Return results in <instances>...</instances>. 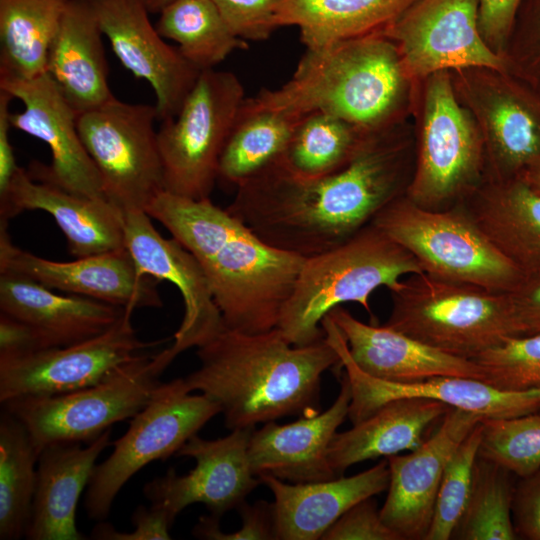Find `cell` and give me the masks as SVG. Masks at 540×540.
Wrapping results in <instances>:
<instances>
[{
  "instance_id": "cell-1",
  "label": "cell",
  "mask_w": 540,
  "mask_h": 540,
  "mask_svg": "<svg viewBox=\"0 0 540 540\" xmlns=\"http://www.w3.org/2000/svg\"><path fill=\"white\" fill-rule=\"evenodd\" d=\"M412 138L405 120L370 131L352 158L316 177L293 174L278 160L236 188L226 208L269 245L312 257L344 243L410 182Z\"/></svg>"
},
{
  "instance_id": "cell-2",
  "label": "cell",
  "mask_w": 540,
  "mask_h": 540,
  "mask_svg": "<svg viewBox=\"0 0 540 540\" xmlns=\"http://www.w3.org/2000/svg\"><path fill=\"white\" fill-rule=\"evenodd\" d=\"M145 211L197 259L226 328L255 334L277 327L304 257L269 245L210 198L163 191Z\"/></svg>"
},
{
  "instance_id": "cell-3",
  "label": "cell",
  "mask_w": 540,
  "mask_h": 540,
  "mask_svg": "<svg viewBox=\"0 0 540 540\" xmlns=\"http://www.w3.org/2000/svg\"><path fill=\"white\" fill-rule=\"evenodd\" d=\"M196 354L199 367L184 381L219 404L231 430L319 413L322 375L342 367L325 336L294 346L277 327L255 334L225 327Z\"/></svg>"
},
{
  "instance_id": "cell-4",
  "label": "cell",
  "mask_w": 540,
  "mask_h": 540,
  "mask_svg": "<svg viewBox=\"0 0 540 540\" xmlns=\"http://www.w3.org/2000/svg\"><path fill=\"white\" fill-rule=\"evenodd\" d=\"M417 87L395 43L378 32L306 48L286 83L248 100L298 115L330 114L370 132L404 121Z\"/></svg>"
},
{
  "instance_id": "cell-5",
  "label": "cell",
  "mask_w": 540,
  "mask_h": 540,
  "mask_svg": "<svg viewBox=\"0 0 540 540\" xmlns=\"http://www.w3.org/2000/svg\"><path fill=\"white\" fill-rule=\"evenodd\" d=\"M423 272L418 261L372 223L344 243L305 258L277 328L294 346L324 338L322 320L343 303L360 304L379 287L396 289L403 278Z\"/></svg>"
},
{
  "instance_id": "cell-6",
  "label": "cell",
  "mask_w": 540,
  "mask_h": 540,
  "mask_svg": "<svg viewBox=\"0 0 540 540\" xmlns=\"http://www.w3.org/2000/svg\"><path fill=\"white\" fill-rule=\"evenodd\" d=\"M371 223L412 254L432 277L507 292L524 276L461 208L432 210L402 194Z\"/></svg>"
},
{
  "instance_id": "cell-7",
  "label": "cell",
  "mask_w": 540,
  "mask_h": 540,
  "mask_svg": "<svg viewBox=\"0 0 540 540\" xmlns=\"http://www.w3.org/2000/svg\"><path fill=\"white\" fill-rule=\"evenodd\" d=\"M390 293L385 325L446 354L474 360L516 336L506 292L421 272L403 278Z\"/></svg>"
},
{
  "instance_id": "cell-8",
  "label": "cell",
  "mask_w": 540,
  "mask_h": 540,
  "mask_svg": "<svg viewBox=\"0 0 540 540\" xmlns=\"http://www.w3.org/2000/svg\"><path fill=\"white\" fill-rule=\"evenodd\" d=\"M418 141L414 171L405 195L432 209L471 196L486 177L484 142L474 118L459 101L450 71L419 83Z\"/></svg>"
},
{
  "instance_id": "cell-9",
  "label": "cell",
  "mask_w": 540,
  "mask_h": 540,
  "mask_svg": "<svg viewBox=\"0 0 540 540\" xmlns=\"http://www.w3.org/2000/svg\"><path fill=\"white\" fill-rule=\"evenodd\" d=\"M245 99L234 73L201 71L177 114L157 130L164 191L192 200L210 198L221 153Z\"/></svg>"
},
{
  "instance_id": "cell-10",
  "label": "cell",
  "mask_w": 540,
  "mask_h": 540,
  "mask_svg": "<svg viewBox=\"0 0 540 540\" xmlns=\"http://www.w3.org/2000/svg\"><path fill=\"white\" fill-rule=\"evenodd\" d=\"M153 354L138 353L94 385L53 396L20 397L3 409L27 429L40 452L55 443H87L135 416L160 384Z\"/></svg>"
},
{
  "instance_id": "cell-11",
  "label": "cell",
  "mask_w": 540,
  "mask_h": 540,
  "mask_svg": "<svg viewBox=\"0 0 540 540\" xmlns=\"http://www.w3.org/2000/svg\"><path fill=\"white\" fill-rule=\"evenodd\" d=\"M221 412L208 395L191 394L184 378L160 383L149 402L132 417L125 434L114 441L110 456L97 464L87 486L89 518L103 521L114 499L141 468L166 460Z\"/></svg>"
},
{
  "instance_id": "cell-12",
  "label": "cell",
  "mask_w": 540,
  "mask_h": 540,
  "mask_svg": "<svg viewBox=\"0 0 540 540\" xmlns=\"http://www.w3.org/2000/svg\"><path fill=\"white\" fill-rule=\"evenodd\" d=\"M156 120L155 105L115 97L77 116L80 138L99 173L105 197L122 212L145 211L164 191Z\"/></svg>"
},
{
  "instance_id": "cell-13",
  "label": "cell",
  "mask_w": 540,
  "mask_h": 540,
  "mask_svg": "<svg viewBox=\"0 0 540 540\" xmlns=\"http://www.w3.org/2000/svg\"><path fill=\"white\" fill-rule=\"evenodd\" d=\"M455 93L481 133L485 180L520 176L540 156V95L505 71H450Z\"/></svg>"
},
{
  "instance_id": "cell-14",
  "label": "cell",
  "mask_w": 540,
  "mask_h": 540,
  "mask_svg": "<svg viewBox=\"0 0 540 540\" xmlns=\"http://www.w3.org/2000/svg\"><path fill=\"white\" fill-rule=\"evenodd\" d=\"M418 85L429 75L469 67L505 71L479 29V0H414L383 32Z\"/></svg>"
},
{
  "instance_id": "cell-15",
  "label": "cell",
  "mask_w": 540,
  "mask_h": 540,
  "mask_svg": "<svg viewBox=\"0 0 540 540\" xmlns=\"http://www.w3.org/2000/svg\"><path fill=\"white\" fill-rule=\"evenodd\" d=\"M126 308L102 334L68 346L19 356H0V402L53 396L96 384L111 370L162 341H143Z\"/></svg>"
},
{
  "instance_id": "cell-16",
  "label": "cell",
  "mask_w": 540,
  "mask_h": 540,
  "mask_svg": "<svg viewBox=\"0 0 540 540\" xmlns=\"http://www.w3.org/2000/svg\"><path fill=\"white\" fill-rule=\"evenodd\" d=\"M125 246L141 273L174 284L184 302V317L173 344L153 354L161 374L184 351L199 347L225 328L208 279L194 255L177 239L164 238L143 210L123 212Z\"/></svg>"
},
{
  "instance_id": "cell-17",
  "label": "cell",
  "mask_w": 540,
  "mask_h": 540,
  "mask_svg": "<svg viewBox=\"0 0 540 540\" xmlns=\"http://www.w3.org/2000/svg\"><path fill=\"white\" fill-rule=\"evenodd\" d=\"M254 428L234 429L222 438L191 436L176 456L190 457L195 467L185 475L170 468L143 488L151 506L163 510L174 522L187 506L201 503L220 518L238 508L261 480L253 474L248 445Z\"/></svg>"
},
{
  "instance_id": "cell-18",
  "label": "cell",
  "mask_w": 540,
  "mask_h": 540,
  "mask_svg": "<svg viewBox=\"0 0 540 540\" xmlns=\"http://www.w3.org/2000/svg\"><path fill=\"white\" fill-rule=\"evenodd\" d=\"M0 89L24 105L21 112H11L12 128L43 141L50 150L49 165L35 161L28 170L30 176L76 195L106 198L78 132V113L50 75L45 72L26 80H0Z\"/></svg>"
},
{
  "instance_id": "cell-19",
  "label": "cell",
  "mask_w": 540,
  "mask_h": 540,
  "mask_svg": "<svg viewBox=\"0 0 540 540\" xmlns=\"http://www.w3.org/2000/svg\"><path fill=\"white\" fill-rule=\"evenodd\" d=\"M325 338L340 357L349 380L348 418L356 424L383 404L400 398H424L476 413L483 418H510L540 411V388L503 391L472 378L435 377L419 382L394 383L374 378L352 360L346 340L329 315L321 322Z\"/></svg>"
},
{
  "instance_id": "cell-20",
  "label": "cell",
  "mask_w": 540,
  "mask_h": 540,
  "mask_svg": "<svg viewBox=\"0 0 540 540\" xmlns=\"http://www.w3.org/2000/svg\"><path fill=\"white\" fill-rule=\"evenodd\" d=\"M0 221V272L29 277L65 292L115 306L160 308V280L143 274L127 248L61 262L42 258L17 247Z\"/></svg>"
},
{
  "instance_id": "cell-21",
  "label": "cell",
  "mask_w": 540,
  "mask_h": 540,
  "mask_svg": "<svg viewBox=\"0 0 540 540\" xmlns=\"http://www.w3.org/2000/svg\"><path fill=\"white\" fill-rule=\"evenodd\" d=\"M93 4L120 63L151 85L158 120L174 117L201 71L164 41L141 0H93Z\"/></svg>"
},
{
  "instance_id": "cell-22",
  "label": "cell",
  "mask_w": 540,
  "mask_h": 540,
  "mask_svg": "<svg viewBox=\"0 0 540 540\" xmlns=\"http://www.w3.org/2000/svg\"><path fill=\"white\" fill-rule=\"evenodd\" d=\"M484 419L450 408L439 426L416 449L386 457L389 485L380 514L402 540H424L445 467L459 444Z\"/></svg>"
},
{
  "instance_id": "cell-23",
  "label": "cell",
  "mask_w": 540,
  "mask_h": 540,
  "mask_svg": "<svg viewBox=\"0 0 540 540\" xmlns=\"http://www.w3.org/2000/svg\"><path fill=\"white\" fill-rule=\"evenodd\" d=\"M350 401V384L344 373L337 398L324 412L284 425L270 421L253 430L248 445L253 474L272 475L292 483L335 478L328 450L338 427L348 417Z\"/></svg>"
},
{
  "instance_id": "cell-24",
  "label": "cell",
  "mask_w": 540,
  "mask_h": 540,
  "mask_svg": "<svg viewBox=\"0 0 540 540\" xmlns=\"http://www.w3.org/2000/svg\"><path fill=\"white\" fill-rule=\"evenodd\" d=\"M50 214L75 258L126 248L123 212L106 198L76 195L33 179L19 167L8 191L0 197V221L23 211Z\"/></svg>"
},
{
  "instance_id": "cell-25",
  "label": "cell",
  "mask_w": 540,
  "mask_h": 540,
  "mask_svg": "<svg viewBox=\"0 0 540 540\" xmlns=\"http://www.w3.org/2000/svg\"><path fill=\"white\" fill-rule=\"evenodd\" d=\"M327 315L343 334L354 363L374 378L412 383L452 376L485 382L474 360L446 354L387 325L363 323L340 306Z\"/></svg>"
},
{
  "instance_id": "cell-26",
  "label": "cell",
  "mask_w": 540,
  "mask_h": 540,
  "mask_svg": "<svg viewBox=\"0 0 540 540\" xmlns=\"http://www.w3.org/2000/svg\"><path fill=\"white\" fill-rule=\"evenodd\" d=\"M274 496L275 539L317 540L347 510L389 485L387 459L350 477L289 484L272 475H260Z\"/></svg>"
},
{
  "instance_id": "cell-27",
  "label": "cell",
  "mask_w": 540,
  "mask_h": 540,
  "mask_svg": "<svg viewBox=\"0 0 540 540\" xmlns=\"http://www.w3.org/2000/svg\"><path fill=\"white\" fill-rule=\"evenodd\" d=\"M125 310L85 296L57 294L29 277L0 272V313L33 327L49 348L98 336Z\"/></svg>"
},
{
  "instance_id": "cell-28",
  "label": "cell",
  "mask_w": 540,
  "mask_h": 540,
  "mask_svg": "<svg viewBox=\"0 0 540 540\" xmlns=\"http://www.w3.org/2000/svg\"><path fill=\"white\" fill-rule=\"evenodd\" d=\"M110 436L111 428L85 448L78 442L55 443L40 452L27 539H86L77 529L76 509Z\"/></svg>"
},
{
  "instance_id": "cell-29",
  "label": "cell",
  "mask_w": 540,
  "mask_h": 540,
  "mask_svg": "<svg viewBox=\"0 0 540 540\" xmlns=\"http://www.w3.org/2000/svg\"><path fill=\"white\" fill-rule=\"evenodd\" d=\"M103 36L93 0H69L48 50L46 72L78 114L114 97Z\"/></svg>"
},
{
  "instance_id": "cell-30",
  "label": "cell",
  "mask_w": 540,
  "mask_h": 540,
  "mask_svg": "<svg viewBox=\"0 0 540 540\" xmlns=\"http://www.w3.org/2000/svg\"><path fill=\"white\" fill-rule=\"evenodd\" d=\"M450 408L424 398L391 400L349 430L337 432L329 446V462L338 475L365 460L412 451Z\"/></svg>"
},
{
  "instance_id": "cell-31",
  "label": "cell",
  "mask_w": 540,
  "mask_h": 540,
  "mask_svg": "<svg viewBox=\"0 0 540 540\" xmlns=\"http://www.w3.org/2000/svg\"><path fill=\"white\" fill-rule=\"evenodd\" d=\"M471 215L524 275L540 270V192L520 176L485 180Z\"/></svg>"
},
{
  "instance_id": "cell-32",
  "label": "cell",
  "mask_w": 540,
  "mask_h": 540,
  "mask_svg": "<svg viewBox=\"0 0 540 540\" xmlns=\"http://www.w3.org/2000/svg\"><path fill=\"white\" fill-rule=\"evenodd\" d=\"M414 0H278L279 27L295 26L306 48L384 30Z\"/></svg>"
},
{
  "instance_id": "cell-33",
  "label": "cell",
  "mask_w": 540,
  "mask_h": 540,
  "mask_svg": "<svg viewBox=\"0 0 540 540\" xmlns=\"http://www.w3.org/2000/svg\"><path fill=\"white\" fill-rule=\"evenodd\" d=\"M69 0H0V80L46 72L51 41Z\"/></svg>"
},
{
  "instance_id": "cell-34",
  "label": "cell",
  "mask_w": 540,
  "mask_h": 540,
  "mask_svg": "<svg viewBox=\"0 0 540 540\" xmlns=\"http://www.w3.org/2000/svg\"><path fill=\"white\" fill-rule=\"evenodd\" d=\"M303 116L246 98L221 153L218 180L237 187L280 158Z\"/></svg>"
},
{
  "instance_id": "cell-35",
  "label": "cell",
  "mask_w": 540,
  "mask_h": 540,
  "mask_svg": "<svg viewBox=\"0 0 540 540\" xmlns=\"http://www.w3.org/2000/svg\"><path fill=\"white\" fill-rule=\"evenodd\" d=\"M39 452L25 426L3 409L0 417V539L26 535Z\"/></svg>"
},
{
  "instance_id": "cell-36",
  "label": "cell",
  "mask_w": 540,
  "mask_h": 540,
  "mask_svg": "<svg viewBox=\"0 0 540 540\" xmlns=\"http://www.w3.org/2000/svg\"><path fill=\"white\" fill-rule=\"evenodd\" d=\"M156 29L176 42L183 57L200 71L248 48L247 41L230 31L213 0H174L159 13Z\"/></svg>"
},
{
  "instance_id": "cell-37",
  "label": "cell",
  "mask_w": 540,
  "mask_h": 540,
  "mask_svg": "<svg viewBox=\"0 0 540 540\" xmlns=\"http://www.w3.org/2000/svg\"><path fill=\"white\" fill-rule=\"evenodd\" d=\"M366 133L330 114H305L277 160L295 175L321 176L348 162Z\"/></svg>"
},
{
  "instance_id": "cell-38",
  "label": "cell",
  "mask_w": 540,
  "mask_h": 540,
  "mask_svg": "<svg viewBox=\"0 0 540 540\" xmlns=\"http://www.w3.org/2000/svg\"><path fill=\"white\" fill-rule=\"evenodd\" d=\"M514 474L478 456L465 512L453 538L463 540H515L512 507Z\"/></svg>"
},
{
  "instance_id": "cell-39",
  "label": "cell",
  "mask_w": 540,
  "mask_h": 540,
  "mask_svg": "<svg viewBox=\"0 0 540 540\" xmlns=\"http://www.w3.org/2000/svg\"><path fill=\"white\" fill-rule=\"evenodd\" d=\"M479 456L519 478L540 469V415L484 418Z\"/></svg>"
},
{
  "instance_id": "cell-40",
  "label": "cell",
  "mask_w": 540,
  "mask_h": 540,
  "mask_svg": "<svg viewBox=\"0 0 540 540\" xmlns=\"http://www.w3.org/2000/svg\"><path fill=\"white\" fill-rule=\"evenodd\" d=\"M481 422L459 444L445 467L424 540H449L454 536L472 489L481 442Z\"/></svg>"
},
{
  "instance_id": "cell-41",
  "label": "cell",
  "mask_w": 540,
  "mask_h": 540,
  "mask_svg": "<svg viewBox=\"0 0 540 540\" xmlns=\"http://www.w3.org/2000/svg\"><path fill=\"white\" fill-rule=\"evenodd\" d=\"M485 383L503 391L540 388V333L510 336L474 359Z\"/></svg>"
},
{
  "instance_id": "cell-42",
  "label": "cell",
  "mask_w": 540,
  "mask_h": 540,
  "mask_svg": "<svg viewBox=\"0 0 540 540\" xmlns=\"http://www.w3.org/2000/svg\"><path fill=\"white\" fill-rule=\"evenodd\" d=\"M501 56L505 72L540 95V0H522Z\"/></svg>"
},
{
  "instance_id": "cell-43",
  "label": "cell",
  "mask_w": 540,
  "mask_h": 540,
  "mask_svg": "<svg viewBox=\"0 0 540 540\" xmlns=\"http://www.w3.org/2000/svg\"><path fill=\"white\" fill-rule=\"evenodd\" d=\"M230 31L248 41L267 40L280 28L278 0H213Z\"/></svg>"
},
{
  "instance_id": "cell-44",
  "label": "cell",
  "mask_w": 540,
  "mask_h": 540,
  "mask_svg": "<svg viewBox=\"0 0 540 540\" xmlns=\"http://www.w3.org/2000/svg\"><path fill=\"white\" fill-rule=\"evenodd\" d=\"M242 518L240 530L225 533L219 528L216 516H202L193 529L197 538L210 540H267L275 539L272 504L258 501L253 505L242 503L238 508Z\"/></svg>"
},
{
  "instance_id": "cell-45",
  "label": "cell",
  "mask_w": 540,
  "mask_h": 540,
  "mask_svg": "<svg viewBox=\"0 0 540 540\" xmlns=\"http://www.w3.org/2000/svg\"><path fill=\"white\" fill-rule=\"evenodd\" d=\"M323 540H402L383 521L380 510L371 498L347 510L325 532Z\"/></svg>"
},
{
  "instance_id": "cell-46",
  "label": "cell",
  "mask_w": 540,
  "mask_h": 540,
  "mask_svg": "<svg viewBox=\"0 0 540 540\" xmlns=\"http://www.w3.org/2000/svg\"><path fill=\"white\" fill-rule=\"evenodd\" d=\"M506 296L515 335L540 333V270L524 275Z\"/></svg>"
},
{
  "instance_id": "cell-47",
  "label": "cell",
  "mask_w": 540,
  "mask_h": 540,
  "mask_svg": "<svg viewBox=\"0 0 540 540\" xmlns=\"http://www.w3.org/2000/svg\"><path fill=\"white\" fill-rule=\"evenodd\" d=\"M135 526L133 532H119L106 521H99L91 537L97 540H155L171 539L169 529L173 522L161 509L138 506L131 517Z\"/></svg>"
},
{
  "instance_id": "cell-48",
  "label": "cell",
  "mask_w": 540,
  "mask_h": 540,
  "mask_svg": "<svg viewBox=\"0 0 540 540\" xmlns=\"http://www.w3.org/2000/svg\"><path fill=\"white\" fill-rule=\"evenodd\" d=\"M512 507L518 539L540 540V469L519 478Z\"/></svg>"
},
{
  "instance_id": "cell-49",
  "label": "cell",
  "mask_w": 540,
  "mask_h": 540,
  "mask_svg": "<svg viewBox=\"0 0 540 540\" xmlns=\"http://www.w3.org/2000/svg\"><path fill=\"white\" fill-rule=\"evenodd\" d=\"M522 0H479V29L487 45L501 55Z\"/></svg>"
},
{
  "instance_id": "cell-50",
  "label": "cell",
  "mask_w": 540,
  "mask_h": 540,
  "mask_svg": "<svg viewBox=\"0 0 540 540\" xmlns=\"http://www.w3.org/2000/svg\"><path fill=\"white\" fill-rule=\"evenodd\" d=\"M48 348L33 327L0 313V356L25 355Z\"/></svg>"
},
{
  "instance_id": "cell-51",
  "label": "cell",
  "mask_w": 540,
  "mask_h": 540,
  "mask_svg": "<svg viewBox=\"0 0 540 540\" xmlns=\"http://www.w3.org/2000/svg\"><path fill=\"white\" fill-rule=\"evenodd\" d=\"M13 96L0 89V197L4 196L9 189L20 166L17 165L14 148L10 141V102Z\"/></svg>"
},
{
  "instance_id": "cell-52",
  "label": "cell",
  "mask_w": 540,
  "mask_h": 540,
  "mask_svg": "<svg viewBox=\"0 0 540 540\" xmlns=\"http://www.w3.org/2000/svg\"><path fill=\"white\" fill-rule=\"evenodd\" d=\"M533 189L540 192V156L520 175Z\"/></svg>"
},
{
  "instance_id": "cell-53",
  "label": "cell",
  "mask_w": 540,
  "mask_h": 540,
  "mask_svg": "<svg viewBox=\"0 0 540 540\" xmlns=\"http://www.w3.org/2000/svg\"><path fill=\"white\" fill-rule=\"evenodd\" d=\"M174 0H141L144 6L147 8L149 13H160L163 8Z\"/></svg>"
}]
</instances>
